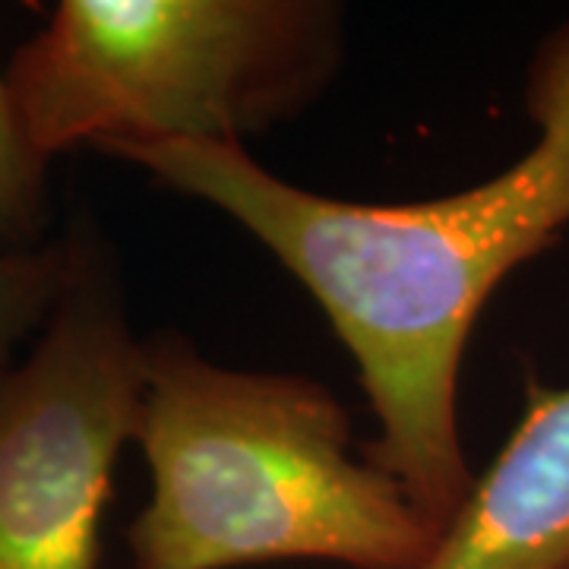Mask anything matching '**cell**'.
Returning <instances> with one entry per match:
<instances>
[{"label": "cell", "instance_id": "obj_5", "mask_svg": "<svg viewBox=\"0 0 569 569\" xmlns=\"http://www.w3.org/2000/svg\"><path fill=\"white\" fill-rule=\"evenodd\" d=\"M427 569H569V387L526 380V411Z\"/></svg>", "mask_w": 569, "mask_h": 569}, {"label": "cell", "instance_id": "obj_3", "mask_svg": "<svg viewBox=\"0 0 569 569\" xmlns=\"http://www.w3.org/2000/svg\"><path fill=\"white\" fill-rule=\"evenodd\" d=\"M342 61L326 0H61L3 70L41 162L92 146L238 142L301 118Z\"/></svg>", "mask_w": 569, "mask_h": 569}, {"label": "cell", "instance_id": "obj_7", "mask_svg": "<svg viewBox=\"0 0 569 569\" xmlns=\"http://www.w3.org/2000/svg\"><path fill=\"white\" fill-rule=\"evenodd\" d=\"M48 219V162L20 137L0 73V250L44 244Z\"/></svg>", "mask_w": 569, "mask_h": 569}, {"label": "cell", "instance_id": "obj_1", "mask_svg": "<svg viewBox=\"0 0 569 569\" xmlns=\"http://www.w3.org/2000/svg\"><path fill=\"white\" fill-rule=\"evenodd\" d=\"M529 152L468 190L421 203H348L266 171L238 142H152L111 152L222 209L323 307L358 365L377 440L361 447L447 531L478 475L459 430L468 336L516 266L569 224V22L526 82Z\"/></svg>", "mask_w": 569, "mask_h": 569}, {"label": "cell", "instance_id": "obj_2", "mask_svg": "<svg viewBox=\"0 0 569 569\" xmlns=\"http://www.w3.org/2000/svg\"><path fill=\"white\" fill-rule=\"evenodd\" d=\"M137 437L152 493L130 526L133 569L329 560L427 569L447 531L355 459L342 402L301 373L234 370L178 332L142 342Z\"/></svg>", "mask_w": 569, "mask_h": 569}, {"label": "cell", "instance_id": "obj_6", "mask_svg": "<svg viewBox=\"0 0 569 569\" xmlns=\"http://www.w3.org/2000/svg\"><path fill=\"white\" fill-rule=\"evenodd\" d=\"M77 266V238L0 250V377L26 336L51 320Z\"/></svg>", "mask_w": 569, "mask_h": 569}, {"label": "cell", "instance_id": "obj_4", "mask_svg": "<svg viewBox=\"0 0 569 569\" xmlns=\"http://www.w3.org/2000/svg\"><path fill=\"white\" fill-rule=\"evenodd\" d=\"M41 339L0 377V569H99L114 462L137 437L146 355L102 241Z\"/></svg>", "mask_w": 569, "mask_h": 569}]
</instances>
